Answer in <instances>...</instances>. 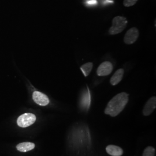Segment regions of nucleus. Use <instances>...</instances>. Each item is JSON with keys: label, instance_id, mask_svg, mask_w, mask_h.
<instances>
[{"label": "nucleus", "instance_id": "nucleus-5", "mask_svg": "<svg viewBox=\"0 0 156 156\" xmlns=\"http://www.w3.org/2000/svg\"><path fill=\"white\" fill-rule=\"evenodd\" d=\"M113 70V66L111 62H102L97 69V74L100 76H105L111 73Z\"/></svg>", "mask_w": 156, "mask_h": 156}, {"label": "nucleus", "instance_id": "nucleus-13", "mask_svg": "<svg viewBox=\"0 0 156 156\" xmlns=\"http://www.w3.org/2000/svg\"><path fill=\"white\" fill-rule=\"evenodd\" d=\"M138 1V0H124L123 4L126 7H129L134 5Z\"/></svg>", "mask_w": 156, "mask_h": 156}, {"label": "nucleus", "instance_id": "nucleus-2", "mask_svg": "<svg viewBox=\"0 0 156 156\" xmlns=\"http://www.w3.org/2000/svg\"><path fill=\"white\" fill-rule=\"evenodd\" d=\"M127 20L126 17L117 16L112 20V26L109 28V33L111 35H116L120 33L126 28L127 24Z\"/></svg>", "mask_w": 156, "mask_h": 156}, {"label": "nucleus", "instance_id": "nucleus-8", "mask_svg": "<svg viewBox=\"0 0 156 156\" xmlns=\"http://www.w3.org/2000/svg\"><path fill=\"white\" fill-rule=\"evenodd\" d=\"M106 152L112 156H122L123 150L119 146L116 145H108L106 147Z\"/></svg>", "mask_w": 156, "mask_h": 156}, {"label": "nucleus", "instance_id": "nucleus-12", "mask_svg": "<svg viewBox=\"0 0 156 156\" xmlns=\"http://www.w3.org/2000/svg\"><path fill=\"white\" fill-rule=\"evenodd\" d=\"M156 150L152 146H148L145 149L142 156H155Z\"/></svg>", "mask_w": 156, "mask_h": 156}, {"label": "nucleus", "instance_id": "nucleus-6", "mask_svg": "<svg viewBox=\"0 0 156 156\" xmlns=\"http://www.w3.org/2000/svg\"><path fill=\"white\" fill-rule=\"evenodd\" d=\"M34 101L40 106H46L49 103V100L48 96L45 94L38 91H34L33 94Z\"/></svg>", "mask_w": 156, "mask_h": 156}, {"label": "nucleus", "instance_id": "nucleus-9", "mask_svg": "<svg viewBox=\"0 0 156 156\" xmlns=\"http://www.w3.org/2000/svg\"><path fill=\"white\" fill-rule=\"evenodd\" d=\"M124 71L122 68L119 69L115 73L110 79V83L112 86H116L122 81L124 75Z\"/></svg>", "mask_w": 156, "mask_h": 156}, {"label": "nucleus", "instance_id": "nucleus-7", "mask_svg": "<svg viewBox=\"0 0 156 156\" xmlns=\"http://www.w3.org/2000/svg\"><path fill=\"white\" fill-rule=\"evenodd\" d=\"M156 107V97H152L145 104L143 109V115L144 116H149L154 111Z\"/></svg>", "mask_w": 156, "mask_h": 156}, {"label": "nucleus", "instance_id": "nucleus-3", "mask_svg": "<svg viewBox=\"0 0 156 156\" xmlns=\"http://www.w3.org/2000/svg\"><path fill=\"white\" fill-rule=\"evenodd\" d=\"M36 119L37 118L35 115L30 113H26L18 117L17 124L20 127L26 128L33 124L35 122Z\"/></svg>", "mask_w": 156, "mask_h": 156}, {"label": "nucleus", "instance_id": "nucleus-11", "mask_svg": "<svg viewBox=\"0 0 156 156\" xmlns=\"http://www.w3.org/2000/svg\"><path fill=\"white\" fill-rule=\"evenodd\" d=\"M93 67V64L91 62H87L80 67V69L82 70L84 76L86 77L89 75L91 71H92Z\"/></svg>", "mask_w": 156, "mask_h": 156}, {"label": "nucleus", "instance_id": "nucleus-4", "mask_svg": "<svg viewBox=\"0 0 156 156\" xmlns=\"http://www.w3.org/2000/svg\"><path fill=\"white\" fill-rule=\"evenodd\" d=\"M140 33L138 30L135 27L129 29L124 38V42L127 45H131L135 43L139 37Z\"/></svg>", "mask_w": 156, "mask_h": 156}, {"label": "nucleus", "instance_id": "nucleus-1", "mask_svg": "<svg viewBox=\"0 0 156 156\" xmlns=\"http://www.w3.org/2000/svg\"><path fill=\"white\" fill-rule=\"evenodd\" d=\"M129 100V95L126 93H120L116 95L108 103L105 113L112 117L119 115L126 106Z\"/></svg>", "mask_w": 156, "mask_h": 156}, {"label": "nucleus", "instance_id": "nucleus-10", "mask_svg": "<svg viewBox=\"0 0 156 156\" xmlns=\"http://www.w3.org/2000/svg\"><path fill=\"white\" fill-rule=\"evenodd\" d=\"M35 148V144L33 142H22L16 146L17 150L20 152H27Z\"/></svg>", "mask_w": 156, "mask_h": 156}]
</instances>
